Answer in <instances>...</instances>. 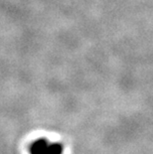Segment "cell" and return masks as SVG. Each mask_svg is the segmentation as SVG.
Wrapping results in <instances>:
<instances>
[{
	"label": "cell",
	"mask_w": 153,
	"mask_h": 154,
	"mask_svg": "<svg viewBox=\"0 0 153 154\" xmlns=\"http://www.w3.org/2000/svg\"><path fill=\"white\" fill-rule=\"evenodd\" d=\"M31 154H62L63 147L45 138L38 139L31 145Z\"/></svg>",
	"instance_id": "cell-1"
}]
</instances>
